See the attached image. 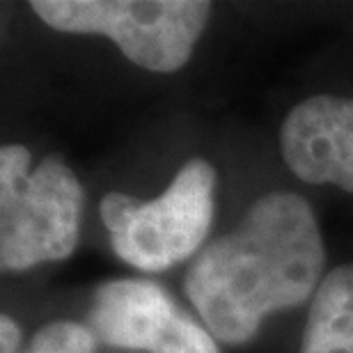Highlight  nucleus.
<instances>
[{
  "instance_id": "obj_1",
  "label": "nucleus",
  "mask_w": 353,
  "mask_h": 353,
  "mask_svg": "<svg viewBox=\"0 0 353 353\" xmlns=\"http://www.w3.org/2000/svg\"><path fill=\"white\" fill-rule=\"evenodd\" d=\"M323 241L312 207L294 193H268L234 232L197 252L186 296L216 340L243 344L264 316L299 307L321 285Z\"/></svg>"
},
{
  "instance_id": "obj_2",
  "label": "nucleus",
  "mask_w": 353,
  "mask_h": 353,
  "mask_svg": "<svg viewBox=\"0 0 353 353\" xmlns=\"http://www.w3.org/2000/svg\"><path fill=\"white\" fill-rule=\"evenodd\" d=\"M23 145L0 150V264L26 271L60 262L79 243L83 186L60 157H46L30 172Z\"/></svg>"
},
{
  "instance_id": "obj_3",
  "label": "nucleus",
  "mask_w": 353,
  "mask_h": 353,
  "mask_svg": "<svg viewBox=\"0 0 353 353\" xmlns=\"http://www.w3.org/2000/svg\"><path fill=\"white\" fill-rule=\"evenodd\" d=\"M214 188L211 163L190 159L152 202L108 193L101 200V221L115 255L140 271H163L197 255L214 221Z\"/></svg>"
},
{
  "instance_id": "obj_4",
  "label": "nucleus",
  "mask_w": 353,
  "mask_h": 353,
  "mask_svg": "<svg viewBox=\"0 0 353 353\" xmlns=\"http://www.w3.org/2000/svg\"><path fill=\"white\" fill-rule=\"evenodd\" d=\"M46 26L105 34L133 65L176 72L188 62L211 14L204 0H32Z\"/></svg>"
},
{
  "instance_id": "obj_5",
  "label": "nucleus",
  "mask_w": 353,
  "mask_h": 353,
  "mask_svg": "<svg viewBox=\"0 0 353 353\" xmlns=\"http://www.w3.org/2000/svg\"><path fill=\"white\" fill-rule=\"evenodd\" d=\"M90 328L119 349L150 353H218L209 330L174 305L165 289L147 280H110L94 294Z\"/></svg>"
},
{
  "instance_id": "obj_6",
  "label": "nucleus",
  "mask_w": 353,
  "mask_h": 353,
  "mask_svg": "<svg viewBox=\"0 0 353 353\" xmlns=\"http://www.w3.org/2000/svg\"><path fill=\"white\" fill-rule=\"evenodd\" d=\"M282 159L307 183H335L353 193V99L310 97L285 117Z\"/></svg>"
},
{
  "instance_id": "obj_7",
  "label": "nucleus",
  "mask_w": 353,
  "mask_h": 353,
  "mask_svg": "<svg viewBox=\"0 0 353 353\" xmlns=\"http://www.w3.org/2000/svg\"><path fill=\"white\" fill-rule=\"evenodd\" d=\"M301 353H353V264L323 275L310 303Z\"/></svg>"
},
{
  "instance_id": "obj_8",
  "label": "nucleus",
  "mask_w": 353,
  "mask_h": 353,
  "mask_svg": "<svg viewBox=\"0 0 353 353\" xmlns=\"http://www.w3.org/2000/svg\"><path fill=\"white\" fill-rule=\"evenodd\" d=\"M23 353H94V335L72 321H53L32 337Z\"/></svg>"
},
{
  "instance_id": "obj_9",
  "label": "nucleus",
  "mask_w": 353,
  "mask_h": 353,
  "mask_svg": "<svg viewBox=\"0 0 353 353\" xmlns=\"http://www.w3.org/2000/svg\"><path fill=\"white\" fill-rule=\"evenodd\" d=\"M21 330L10 316L0 319V353H19Z\"/></svg>"
}]
</instances>
